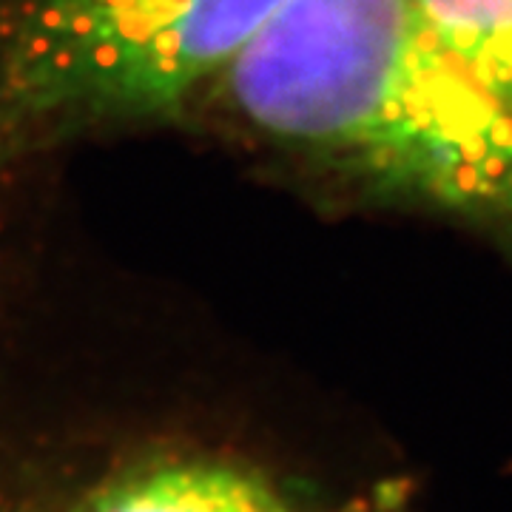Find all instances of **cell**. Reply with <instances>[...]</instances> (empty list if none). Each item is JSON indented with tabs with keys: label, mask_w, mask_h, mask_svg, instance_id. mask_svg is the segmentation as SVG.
Listing matches in <instances>:
<instances>
[{
	"label": "cell",
	"mask_w": 512,
	"mask_h": 512,
	"mask_svg": "<svg viewBox=\"0 0 512 512\" xmlns=\"http://www.w3.org/2000/svg\"><path fill=\"white\" fill-rule=\"evenodd\" d=\"M458 63L512 117V0H419Z\"/></svg>",
	"instance_id": "277c9868"
},
{
	"label": "cell",
	"mask_w": 512,
	"mask_h": 512,
	"mask_svg": "<svg viewBox=\"0 0 512 512\" xmlns=\"http://www.w3.org/2000/svg\"><path fill=\"white\" fill-rule=\"evenodd\" d=\"M217 86L259 137L359 197L512 251V117L419 0H288Z\"/></svg>",
	"instance_id": "6da1fadb"
},
{
	"label": "cell",
	"mask_w": 512,
	"mask_h": 512,
	"mask_svg": "<svg viewBox=\"0 0 512 512\" xmlns=\"http://www.w3.org/2000/svg\"><path fill=\"white\" fill-rule=\"evenodd\" d=\"M77 512H293L262 476L211 458H168L97 487Z\"/></svg>",
	"instance_id": "3957f363"
},
{
	"label": "cell",
	"mask_w": 512,
	"mask_h": 512,
	"mask_svg": "<svg viewBox=\"0 0 512 512\" xmlns=\"http://www.w3.org/2000/svg\"><path fill=\"white\" fill-rule=\"evenodd\" d=\"M288 0H0V163L180 109Z\"/></svg>",
	"instance_id": "7a4b0ae2"
}]
</instances>
